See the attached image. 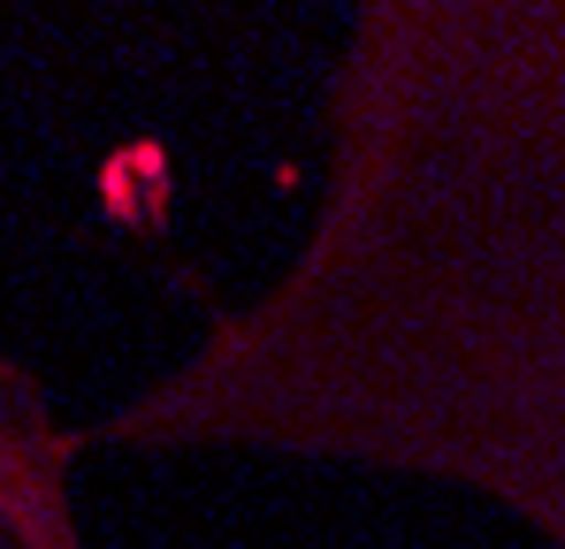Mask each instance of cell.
<instances>
[{"label": "cell", "mask_w": 565, "mask_h": 549, "mask_svg": "<svg viewBox=\"0 0 565 549\" xmlns=\"http://www.w3.org/2000/svg\"><path fill=\"white\" fill-rule=\"evenodd\" d=\"M77 435L444 488L565 549V0L352 8L290 245Z\"/></svg>", "instance_id": "cell-1"}]
</instances>
